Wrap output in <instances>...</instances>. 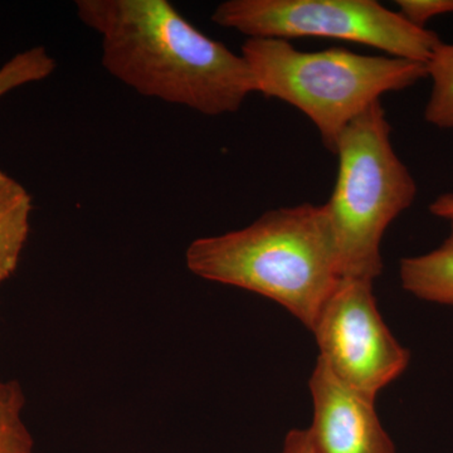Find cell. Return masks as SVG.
<instances>
[{"label":"cell","instance_id":"6da1fadb","mask_svg":"<svg viewBox=\"0 0 453 453\" xmlns=\"http://www.w3.org/2000/svg\"><path fill=\"white\" fill-rule=\"evenodd\" d=\"M76 14L100 35L104 68L142 96L220 116L256 94L243 56L198 31L166 0H79Z\"/></svg>","mask_w":453,"mask_h":453},{"label":"cell","instance_id":"7a4b0ae2","mask_svg":"<svg viewBox=\"0 0 453 453\" xmlns=\"http://www.w3.org/2000/svg\"><path fill=\"white\" fill-rule=\"evenodd\" d=\"M186 262L201 279L275 301L310 332L342 280L325 204L277 208L244 228L198 238Z\"/></svg>","mask_w":453,"mask_h":453},{"label":"cell","instance_id":"3957f363","mask_svg":"<svg viewBox=\"0 0 453 453\" xmlns=\"http://www.w3.org/2000/svg\"><path fill=\"white\" fill-rule=\"evenodd\" d=\"M241 55L251 68L256 94L308 116L333 154L342 131L383 95L427 77V65L419 62L345 49L303 52L276 38H247Z\"/></svg>","mask_w":453,"mask_h":453},{"label":"cell","instance_id":"277c9868","mask_svg":"<svg viewBox=\"0 0 453 453\" xmlns=\"http://www.w3.org/2000/svg\"><path fill=\"white\" fill-rule=\"evenodd\" d=\"M380 101L340 135L338 175L325 203L342 279L374 282L383 273L380 247L390 223L416 201L417 184L399 159Z\"/></svg>","mask_w":453,"mask_h":453},{"label":"cell","instance_id":"5b68a950","mask_svg":"<svg viewBox=\"0 0 453 453\" xmlns=\"http://www.w3.org/2000/svg\"><path fill=\"white\" fill-rule=\"evenodd\" d=\"M211 20L249 38H329L365 44L387 56L427 65L442 43L377 0H228Z\"/></svg>","mask_w":453,"mask_h":453},{"label":"cell","instance_id":"8992f818","mask_svg":"<svg viewBox=\"0 0 453 453\" xmlns=\"http://www.w3.org/2000/svg\"><path fill=\"white\" fill-rule=\"evenodd\" d=\"M311 332L327 369L372 401L410 365V351L399 344L378 311L371 281L340 280Z\"/></svg>","mask_w":453,"mask_h":453},{"label":"cell","instance_id":"52a82bcc","mask_svg":"<svg viewBox=\"0 0 453 453\" xmlns=\"http://www.w3.org/2000/svg\"><path fill=\"white\" fill-rule=\"evenodd\" d=\"M309 388L314 414L306 431L315 453H396L374 401L342 383L320 357Z\"/></svg>","mask_w":453,"mask_h":453},{"label":"cell","instance_id":"ba28073f","mask_svg":"<svg viewBox=\"0 0 453 453\" xmlns=\"http://www.w3.org/2000/svg\"><path fill=\"white\" fill-rule=\"evenodd\" d=\"M402 288L417 299L453 305V219L449 234L434 251L401 259Z\"/></svg>","mask_w":453,"mask_h":453},{"label":"cell","instance_id":"9c48e42d","mask_svg":"<svg viewBox=\"0 0 453 453\" xmlns=\"http://www.w3.org/2000/svg\"><path fill=\"white\" fill-rule=\"evenodd\" d=\"M32 196L0 170V282L13 275L29 234Z\"/></svg>","mask_w":453,"mask_h":453},{"label":"cell","instance_id":"30bf717a","mask_svg":"<svg viewBox=\"0 0 453 453\" xmlns=\"http://www.w3.org/2000/svg\"><path fill=\"white\" fill-rule=\"evenodd\" d=\"M426 65L432 88L425 120L438 129H453V44L442 42Z\"/></svg>","mask_w":453,"mask_h":453},{"label":"cell","instance_id":"8fae6325","mask_svg":"<svg viewBox=\"0 0 453 453\" xmlns=\"http://www.w3.org/2000/svg\"><path fill=\"white\" fill-rule=\"evenodd\" d=\"M25 404L20 384L0 380V453H33L35 442L22 416Z\"/></svg>","mask_w":453,"mask_h":453},{"label":"cell","instance_id":"7c38bea8","mask_svg":"<svg viewBox=\"0 0 453 453\" xmlns=\"http://www.w3.org/2000/svg\"><path fill=\"white\" fill-rule=\"evenodd\" d=\"M56 70V62L44 47L18 53L0 67V97L20 86L42 81Z\"/></svg>","mask_w":453,"mask_h":453},{"label":"cell","instance_id":"4fadbf2b","mask_svg":"<svg viewBox=\"0 0 453 453\" xmlns=\"http://www.w3.org/2000/svg\"><path fill=\"white\" fill-rule=\"evenodd\" d=\"M398 13L411 25L426 28L429 20L453 13V0H396Z\"/></svg>","mask_w":453,"mask_h":453},{"label":"cell","instance_id":"5bb4252c","mask_svg":"<svg viewBox=\"0 0 453 453\" xmlns=\"http://www.w3.org/2000/svg\"><path fill=\"white\" fill-rule=\"evenodd\" d=\"M279 453H315L310 443L308 431L297 428L288 431Z\"/></svg>","mask_w":453,"mask_h":453},{"label":"cell","instance_id":"9a60e30c","mask_svg":"<svg viewBox=\"0 0 453 453\" xmlns=\"http://www.w3.org/2000/svg\"><path fill=\"white\" fill-rule=\"evenodd\" d=\"M429 211L434 214V217L443 219H453V195L452 193H446L437 196L434 202L429 204Z\"/></svg>","mask_w":453,"mask_h":453}]
</instances>
